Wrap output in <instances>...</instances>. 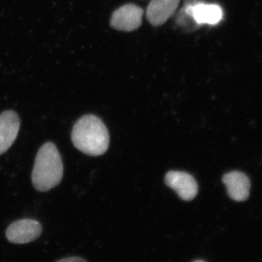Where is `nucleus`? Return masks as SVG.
I'll list each match as a JSON object with an SVG mask.
<instances>
[{"label":"nucleus","mask_w":262,"mask_h":262,"mask_svg":"<svg viewBox=\"0 0 262 262\" xmlns=\"http://www.w3.org/2000/svg\"><path fill=\"white\" fill-rule=\"evenodd\" d=\"M222 182L227 187L229 198L233 201L244 202L249 198L251 181L246 174L233 170L224 175Z\"/></svg>","instance_id":"nucleus-6"},{"label":"nucleus","mask_w":262,"mask_h":262,"mask_svg":"<svg viewBox=\"0 0 262 262\" xmlns=\"http://www.w3.org/2000/svg\"><path fill=\"white\" fill-rule=\"evenodd\" d=\"M193 262H206V261H203V260H196V261H194Z\"/></svg>","instance_id":"nucleus-11"},{"label":"nucleus","mask_w":262,"mask_h":262,"mask_svg":"<svg viewBox=\"0 0 262 262\" xmlns=\"http://www.w3.org/2000/svg\"><path fill=\"white\" fill-rule=\"evenodd\" d=\"M63 165L55 144L47 142L38 151L32 174L34 187L39 192H47L61 183Z\"/></svg>","instance_id":"nucleus-2"},{"label":"nucleus","mask_w":262,"mask_h":262,"mask_svg":"<svg viewBox=\"0 0 262 262\" xmlns=\"http://www.w3.org/2000/svg\"><path fill=\"white\" fill-rule=\"evenodd\" d=\"M42 230V226L37 221L26 219L11 224L7 229L6 237L13 244H28L37 239Z\"/></svg>","instance_id":"nucleus-4"},{"label":"nucleus","mask_w":262,"mask_h":262,"mask_svg":"<svg viewBox=\"0 0 262 262\" xmlns=\"http://www.w3.org/2000/svg\"><path fill=\"white\" fill-rule=\"evenodd\" d=\"M74 146L90 156L104 154L110 145L107 128L101 119L93 115L80 117L72 132Z\"/></svg>","instance_id":"nucleus-1"},{"label":"nucleus","mask_w":262,"mask_h":262,"mask_svg":"<svg viewBox=\"0 0 262 262\" xmlns=\"http://www.w3.org/2000/svg\"><path fill=\"white\" fill-rule=\"evenodd\" d=\"M165 182L184 201H192L198 194V186L195 179L186 172L169 171L165 175Z\"/></svg>","instance_id":"nucleus-5"},{"label":"nucleus","mask_w":262,"mask_h":262,"mask_svg":"<svg viewBox=\"0 0 262 262\" xmlns=\"http://www.w3.org/2000/svg\"><path fill=\"white\" fill-rule=\"evenodd\" d=\"M20 129V119L14 111L0 114V155L6 152L14 143Z\"/></svg>","instance_id":"nucleus-7"},{"label":"nucleus","mask_w":262,"mask_h":262,"mask_svg":"<svg viewBox=\"0 0 262 262\" xmlns=\"http://www.w3.org/2000/svg\"><path fill=\"white\" fill-rule=\"evenodd\" d=\"M180 0H151L146 9V18L154 27L163 25L175 13Z\"/></svg>","instance_id":"nucleus-9"},{"label":"nucleus","mask_w":262,"mask_h":262,"mask_svg":"<svg viewBox=\"0 0 262 262\" xmlns=\"http://www.w3.org/2000/svg\"><path fill=\"white\" fill-rule=\"evenodd\" d=\"M144 10L134 4H126L120 7L113 13L110 26L122 32H133L141 27Z\"/></svg>","instance_id":"nucleus-3"},{"label":"nucleus","mask_w":262,"mask_h":262,"mask_svg":"<svg viewBox=\"0 0 262 262\" xmlns=\"http://www.w3.org/2000/svg\"><path fill=\"white\" fill-rule=\"evenodd\" d=\"M183 10L194 19L196 24L215 25L220 23L223 17V11L220 6L202 2L194 5H184Z\"/></svg>","instance_id":"nucleus-8"},{"label":"nucleus","mask_w":262,"mask_h":262,"mask_svg":"<svg viewBox=\"0 0 262 262\" xmlns=\"http://www.w3.org/2000/svg\"><path fill=\"white\" fill-rule=\"evenodd\" d=\"M57 262H87L83 258L80 257H76V256H72V257H68L63 258V259L59 260Z\"/></svg>","instance_id":"nucleus-10"}]
</instances>
